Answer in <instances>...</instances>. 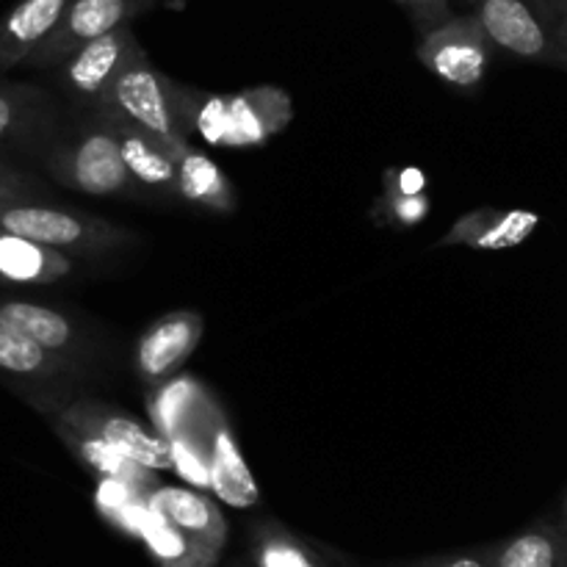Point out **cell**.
<instances>
[{
  "mask_svg": "<svg viewBox=\"0 0 567 567\" xmlns=\"http://www.w3.org/2000/svg\"><path fill=\"white\" fill-rule=\"evenodd\" d=\"M565 537H567V502H565Z\"/></svg>",
  "mask_w": 567,
  "mask_h": 567,
  "instance_id": "34",
  "label": "cell"
},
{
  "mask_svg": "<svg viewBox=\"0 0 567 567\" xmlns=\"http://www.w3.org/2000/svg\"><path fill=\"white\" fill-rule=\"evenodd\" d=\"M382 208L391 225L399 227H413L430 216V197L426 194H385L382 197Z\"/></svg>",
  "mask_w": 567,
  "mask_h": 567,
  "instance_id": "27",
  "label": "cell"
},
{
  "mask_svg": "<svg viewBox=\"0 0 567 567\" xmlns=\"http://www.w3.org/2000/svg\"><path fill=\"white\" fill-rule=\"evenodd\" d=\"M557 44H559V61H563V70H567V6L557 14Z\"/></svg>",
  "mask_w": 567,
  "mask_h": 567,
  "instance_id": "31",
  "label": "cell"
},
{
  "mask_svg": "<svg viewBox=\"0 0 567 567\" xmlns=\"http://www.w3.org/2000/svg\"><path fill=\"white\" fill-rule=\"evenodd\" d=\"M393 3H399L408 11L419 37H424L426 31H432V28H437L454 14L452 0H393Z\"/></svg>",
  "mask_w": 567,
  "mask_h": 567,
  "instance_id": "29",
  "label": "cell"
},
{
  "mask_svg": "<svg viewBox=\"0 0 567 567\" xmlns=\"http://www.w3.org/2000/svg\"><path fill=\"white\" fill-rule=\"evenodd\" d=\"M48 188L42 181L31 177L28 172L17 169L9 161H0V205L28 203V199H44Z\"/></svg>",
  "mask_w": 567,
  "mask_h": 567,
  "instance_id": "26",
  "label": "cell"
},
{
  "mask_svg": "<svg viewBox=\"0 0 567 567\" xmlns=\"http://www.w3.org/2000/svg\"><path fill=\"white\" fill-rule=\"evenodd\" d=\"M94 111L109 116V120L125 122V125L147 133L175 161L186 153L188 142L177 131L175 114H172L169 78H164L150 64L147 53L142 48L116 72L114 83H111L109 92L103 94Z\"/></svg>",
  "mask_w": 567,
  "mask_h": 567,
  "instance_id": "3",
  "label": "cell"
},
{
  "mask_svg": "<svg viewBox=\"0 0 567 567\" xmlns=\"http://www.w3.org/2000/svg\"><path fill=\"white\" fill-rule=\"evenodd\" d=\"M258 563L260 567H313V559L305 554V548H299L297 543L282 535L266 537Z\"/></svg>",
  "mask_w": 567,
  "mask_h": 567,
  "instance_id": "28",
  "label": "cell"
},
{
  "mask_svg": "<svg viewBox=\"0 0 567 567\" xmlns=\"http://www.w3.org/2000/svg\"><path fill=\"white\" fill-rule=\"evenodd\" d=\"M103 116V114H100ZM105 122L114 131L120 155L125 161L127 172L136 181V186L147 194V199H177L175 192V164L177 161L161 147L155 138L125 122H114L105 116Z\"/></svg>",
  "mask_w": 567,
  "mask_h": 567,
  "instance_id": "18",
  "label": "cell"
},
{
  "mask_svg": "<svg viewBox=\"0 0 567 567\" xmlns=\"http://www.w3.org/2000/svg\"><path fill=\"white\" fill-rule=\"evenodd\" d=\"M208 454H210V487L208 491L221 504L236 509H249L258 504L260 491L255 485V476L244 460L233 426L227 421L225 410H216L208 426Z\"/></svg>",
  "mask_w": 567,
  "mask_h": 567,
  "instance_id": "15",
  "label": "cell"
},
{
  "mask_svg": "<svg viewBox=\"0 0 567 567\" xmlns=\"http://www.w3.org/2000/svg\"><path fill=\"white\" fill-rule=\"evenodd\" d=\"M147 507L169 520L175 529L186 532L188 537L210 548L219 546L221 535H225L221 515L194 487L192 491L188 487H155L153 493H147Z\"/></svg>",
  "mask_w": 567,
  "mask_h": 567,
  "instance_id": "21",
  "label": "cell"
},
{
  "mask_svg": "<svg viewBox=\"0 0 567 567\" xmlns=\"http://www.w3.org/2000/svg\"><path fill=\"white\" fill-rule=\"evenodd\" d=\"M70 0H20L0 20V70L25 64L64 14Z\"/></svg>",
  "mask_w": 567,
  "mask_h": 567,
  "instance_id": "19",
  "label": "cell"
},
{
  "mask_svg": "<svg viewBox=\"0 0 567 567\" xmlns=\"http://www.w3.org/2000/svg\"><path fill=\"white\" fill-rule=\"evenodd\" d=\"M75 271V255L59 252L17 233L0 230V286H55Z\"/></svg>",
  "mask_w": 567,
  "mask_h": 567,
  "instance_id": "17",
  "label": "cell"
},
{
  "mask_svg": "<svg viewBox=\"0 0 567 567\" xmlns=\"http://www.w3.org/2000/svg\"><path fill=\"white\" fill-rule=\"evenodd\" d=\"M426 175L421 169H388L385 172V194H424Z\"/></svg>",
  "mask_w": 567,
  "mask_h": 567,
  "instance_id": "30",
  "label": "cell"
},
{
  "mask_svg": "<svg viewBox=\"0 0 567 567\" xmlns=\"http://www.w3.org/2000/svg\"><path fill=\"white\" fill-rule=\"evenodd\" d=\"M293 116L288 92L280 86H255L247 92L227 94V147L244 150L269 142L286 131Z\"/></svg>",
  "mask_w": 567,
  "mask_h": 567,
  "instance_id": "14",
  "label": "cell"
},
{
  "mask_svg": "<svg viewBox=\"0 0 567 567\" xmlns=\"http://www.w3.org/2000/svg\"><path fill=\"white\" fill-rule=\"evenodd\" d=\"M493 567H567V540L548 526L524 532L498 548Z\"/></svg>",
  "mask_w": 567,
  "mask_h": 567,
  "instance_id": "23",
  "label": "cell"
},
{
  "mask_svg": "<svg viewBox=\"0 0 567 567\" xmlns=\"http://www.w3.org/2000/svg\"><path fill=\"white\" fill-rule=\"evenodd\" d=\"M50 421H64V424L94 432L114 449H120L127 460H133V463L147 471L172 468L169 443L153 426H144L142 421L111 408V404L94 402V399H75L64 410L50 415Z\"/></svg>",
  "mask_w": 567,
  "mask_h": 567,
  "instance_id": "9",
  "label": "cell"
},
{
  "mask_svg": "<svg viewBox=\"0 0 567 567\" xmlns=\"http://www.w3.org/2000/svg\"><path fill=\"white\" fill-rule=\"evenodd\" d=\"M540 225L535 210H502L480 208L460 216L437 247H471L496 252V249H513L524 244Z\"/></svg>",
  "mask_w": 567,
  "mask_h": 567,
  "instance_id": "16",
  "label": "cell"
},
{
  "mask_svg": "<svg viewBox=\"0 0 567 567\" xmlns=\"http://www.w3.org/2000/svg\"><path fill=\"white\" fill-rule=\"evenodd\" d=\"M540 3H546L548 9L554 11V14H559V11H563L565 6H567V0H540Z\"/></svg>",
  "mask_w": 567,
  "mask_h": 567,
  "instance_id": "33",
  "label": "cell"
},
{
  "mask_svg": "<svg viewBox=\"0 0 567 567\" xmlns=\"http://www.w3.org/2000/svg\"><path fill=\"white\" fill-rule=\"evenodd\" d=\"M203 327V316L194 310H175L155 319L136 343L138 380L153 388L166 377L177 374L197 352Z\"/></svg>",
  "mask_w": 567,
  "mask_h": 567,
  "instance_id": "12",
  "label": "cell"
},
{
  "mask_svg": "<svg viewBox=\"0 0 567 567\" xmlns=\"http://www.w3.org/2000/svg\"><path fill=\"white\" fill-rule=\"evenodd\" d=\"M216 408H219V402H216L214 393L197 377L183 374V371L153 385V393L147 396L150 424L164 441L205 426L210 415L216 413Z\"/></svg>",
  "mask_w": 567,
  "mask_h": 567,
  "instance_id": "13",
  "label": "cell"
},
{
  "mask_svg": "<svg viewBox=\"0 0 567 567\" xmlns=\"http://www.w3.org/2000/svg\"><path fill=\"white\" fill-rule=\"evenodd\" d=\"M42 169L64 188L89 197L144 203L147 194L136 186L120 155L114 131L97 111H86L70 131L53 133L37 153Z\"/></svg>",
  "mask_w": 567,
  "mask_h": 567,
  "instance_id": "1",
  "label": "cell"
},
{
  "mask_svg": "<svg viewBox=\"0 0 567 567\" xmlns=\"http://www.w3.org/2000/svg\"><path fill=\"white\" fill-rule=\"evenodd\" d=\"M53 426L55 432H59L61 441L81 457V463H86L89 468L97 471L100 476H116V480H125L131 482V485L144 487L150 471L136 465L133 460H127L125 454H122L120 449L111 446L109 441H103V437L94 435V432L81 430V426L64 424V421H53Z\"/></svg>",
  "mask_w": 567,
  "mask_h": 567,
  "instance_id": "22",
  "label": "cell"
},
{
  "mask_svg": "<svg viewBox=\"0 0 567 567\" xmlns=\"http://www.w3.org/2000/svg\"><path fill=\"white\" fill-rule=\"evenodd\" d=\"M142 44H138L131 22L114 28V31L103 33V37L78 48L66 61H61L53 70L55 83L72 100V105L94 111L100 100H103V94L109 92L111 83H114L116 72L127 64V59Z\"/></svg>",
  "mask_w": 567,
  "mask_h": 567,
  "instance_id": "8",
  "label": "cell"
},
{
  "mask_svg": "<svg viewBox=\"0 0 567 567\" xmlns=\"http://www.w3.org/2000/svg\"><path fill=\"white\" fill-rule=\"evenodd\" d=\"M175 192L177 199L210 214H233L238 205L236 188L225 169L192 144L175 164Z\"/></svg>",
  "mask_w": 567,
  "mask_h": 567,
  "instance_id": "20",
  "label": "cell"
},
{
  "mask_svg": "<svg viewBox=\"0 0 567 567\" xmlns=\"http://www.w3.org/2000/svg\"><path fill=\"white\" fill-rule=\"evenodd\" d=\"M493 44L487 42L485 31L474 14H452L446 22L426 31L421 37L415 55L421 64L441 78L446 86L471 92L485 81L493 61Z\"/></svg>",
  "mask_w": 567,
  "mask_h": 567,
  "instance_id": "6",
  "label": "cell"
},
{
  "mask_svg": "<svg viewBox=\"0 0 567 567\" xmlns=\"http://www.w3.org/2000/svg\"><path fill=\"white\" fill-rule=\"evenodd\" d=\"M136 535L147 543V548L153 551V557H158L161 563L166 565H181L188 563L192 557H197L199 551H214L210 546L205 543L194 540L186 535V532L175 529L166 518H161L155 509H144L142 520H138V529Z\"/></svg>",
  "mask_w": 567,
  "mask_h": 567,
  "instance_id": "24",
  "label": "cell"
},
{
  "mask_svg": "<svg viewBox=\"0 0 567 567\" xmlns=\"http://www.w3.org/2000/svg\"><path fill=\"white\" fill-rule=\"evenodd\" d=\"M210 419H214V415H210ZM208 426L210 421L205 426H199V430L183 432V435H175L166 441L169 443V454H172V471H175L188 487H194V491H208L210 487Z\"/></svg>",
  "mask_w": 567,
  "mask_h": 567,
  "instance_id": "25",
  "label": "cell"
},
{
  "mask_svg": "<svg viewBox=\"0 0 567 567\" xmlns=\"http://www.w3.org/2000/svg\"><path fill=\"white\" fill-rule=\"evenodd\" d=\"M0 324L11 327L14 332L25 336L28 341L39 343L42 349L53 352L55 358L66 360V363L78 365L83 371H89V363L100 354L81 321H75L66 310L53 308V305L0 297Z\"/></svg>",
  "mask_w": 567,
  "mask_h": 567,
  "instance_id": "10",
  "label": "cell"
},
{
  "mask_svg": "<svg viewBox=\"0 0 567 567\" xmlns=\"http://www.w3.org/2000/svg\"><path fill=\"white\" fill-rule=\"evenodd\" d=\"M471 14L496 53L529 64L563 66L557 14L540 0H468Z\"/></svg>",
  "mask_w": 567,
  "mask_h": 567,
  "instance_id": "5",
  "label": "cell"
},
{
  "mask_svg": "<svg viewBox=\"0 0 567 567\" xmlns=\"http://www.w3.org/2000/svg\"><path fill=\"white\" fill-rule=\"evenodd\" d=\"M153 6L155 0H70L53 31L39 42V48L28 55L22 66L55 70L78 48L114 31V28L127 25Z\"/></svg>",
  "mask_w": 567,
  "mask_h": 567,
  "instance_id": "7",
  "label": "cell"
},
{
  "mask_svg": "<svg viewBox=\"0 0 567 567\" xmlns=\"http://www.w3.org/2000/svg\"><path fill=\"white\" fill-rule=\"evenodd\" d=\"M0 380L50 419L75 402L78 385L86 380V371L0 324Z\"/></svg>",
  "mask_w": 567,
  "mask_h": 567,
  "instance_id": "4",
  "label": "cell"
},
{
  "mask_svg": "<svg viewBox=\"0 0 567 567\" xmlns=\"http://www.w3.org/2000/svg\"><path fill=\"white\" fill-rule=\"evenodd\" d=\"M443 567H487V565L476 557H460V559H452V563Z\"/></svg>",
  "mask_w": 567,
  "mask_h": 567,
  "instance_id": "32",
  "label": "cell"
},
{
  "mask_svg": "<svg viewBox=\"0 0 567 567\" xmlns=\"http://www.w3.org/2000/svg\"><path fill=\"white\" fill-rule=\"evenodd\" d=\"M0 230L17 233L66 255H105L133 244V233L86 210L44 199L0 205Z\"/></svg>",
  "mask_w": 567,
  "mask_h": 567,
  "instance_id": "2",
  "label": "cell"
},
{
  "mask_svg": "<svg viewBox=\"0 0 567 567\" xmlns=\"http://www.w3.org/2000/svg\"><path fill=\"white\" fill-rule=\"evenodd\" d=\"M59 103L48 89L0 81V155H37L39 147L59 131Z\"/></svg>",
  "mask_w": 567,
  "mask_h": 567,
  "instance_id": "11",
  "label": "cell"
}]
</instances>
